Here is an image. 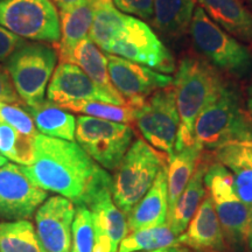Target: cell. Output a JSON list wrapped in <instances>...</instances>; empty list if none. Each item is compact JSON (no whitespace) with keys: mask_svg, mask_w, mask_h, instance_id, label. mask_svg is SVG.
Instances as JSON below:
<instances>
[{"mask_svg":"<svg viewBox=\"0 0 252 252\" xmlns=\"http://www.w3.org/2000/svg\"><path fill=\"white\" fill-rule=\"evenodd\" d=\"M100 0H89L69 11L60 12L61 39L55 47L60 62H64L82 40L89 36Z\"/></svg>","mask_w":252,"mask_h":252,"instance_id":"obj_22","label":"cell"},{"mask_svg":"<svg viewBox=\"0 0 252 252\" xmlns=\"http://www.w3.org/2000/svg\"><path fill=\"white\" fill-rule=\"evenodd\" d=\"M195 143L216 150L231 143H252V115L230 84L201 112L194 127Z\"/></svg>","mask_w":252,"mask_h":252,"instance_id":"obj_3","label":"cell"},{"mask_svg":"<svg viewBox=\"0 0 252 252\" xmlns=\"http://www.w3.org/2000/svg\"><path fill=\"white\" fill-rule=\"evenodd\" d=\"M214 159L234 176L236 194L252 208V143H231L214 150Z\"/></svg>","mask_w":252,"mask_h":252,"instance_id":"obj_19","label":"cell"},{"mask_svg":"<svg viewBox=\"0 0 252 252\" xmlns=\"http://www.w3.org/2000/svg\"><path fill=\"white\" fill-rule=\"evenodd\" d=\"M48 198V191L37 187L21 171L7 162L0 168V220H30Z\"/></svg>","mask_w":252,"mask_h":252,"instance_id":"obj_13","label":"cell"},{"mask_svg":"<svg viewBox=\"0 0 252 252\" xmlns=\"http://www.w3.org/2000/svg\"><path fill=\"white\" fill-rule=\"evenodd\" d=\"M137 252H189V251L187 248L184 247V245L179 244V245H175V247L157 249V250H151V251H137Z\"/></svg>","mask_w":252,"mask_h":252,"instance_id":"obj_37","label":"cell"},{"mask_svg":"<svg viewBox=\"0 0 252 252\" xmlns=\"http://www.w3.org/2000/svg\"><path fill=\"white\" fill-rule=\"evenodd\" d=\"M64 62L74 63L78 65L100 89L108 93L116 100H118L119 104L125 105V99L116 90L111 78H110L108 58L89 37L82 40Z\"/></svg>","mask_w":252,"mask_h":252,"instance_id":"obj_23","label":"cell"},{"mask_svg":"<svg viewBox=\"0 0 252 252\" xmlns=\"http://www.w3.org/2000/svg\"><path fill=\"white\" fill-rule=\"evenodd\" d=\"M47 98L61 108L71 103L97 100L122 105L108 93L100 89L78 65L60 62L47 88Z\"/></svg>","mask_w":252,"mask_h":252,"instance_id":"obj_16","label":"cell"},{"mask_svg":"<svg viewBox=\"0 0 252 252\" xmlns=\"http://www.w3.org/2000/svg\"><path fill=\"white\" fill-rule=\"evenodd\" d=\"M179 242L189 252H230L215 207L208 194L197 208L187 229L179 236Z\"/></svg>","mask_w":252,"mask_h":252,"instance_id":"obj_17","label":"cell"},{"mask_svg":"<svg viewBox=\"0 0 252 252\" xmlns=\"http://www.w3.org/2000/svg\"><path fill=\"white\" fill-rule=\"evenodd\" d=\"M116 8L126 15L151 20L154 14V0H113Z\"/></svg>","mask_w":252,"mask_h":252,"instance_id":"obj_33","label":"cell"},{"mask_svg":"<svg viewBox=\"0 0 252 252\" xmlns=\"http://www.w3.org/2000/svg\"><path fill=\"white\" fill-rule=\"evenodd\" d=\"M0 102L25 106L23 100L20 99V97H19V94L14 89L7 69H6V67H1V65H0Z\"/></svg>","mask_w":252,"mask_h":252,"instance_id":"obj_34","label":"cell"},{"mask_svg":"<svg viewBox=\"0 0 252 252\" xmlns=\"http://www.w3.org/2000/svg\"><path fill=\"white\" fill-rule=\"evenodd\" d=\"M58 59L56 49L46 43L25 42L6 60V69L25 106L32 108L45 102Z\"/></svg>","mask_w":252,"mask_h":252,"instance_id":"obj_6","label":"cell"},{"mask_svg":"<svg viewBox=\"0 0 252 252\" xmlns=\"http://www.w3.org/2000/svg\"><path fill=\"white\" fill-rule=\"evenodd\" d=\"M76 206L67 197L52 196L35 213L36 236L43 252H71V226Z\"/></svg>","mask_w":252,"mask_h":252,"instance_id":"obj_15","label":"cell"},{"mask_svg":"<svg viewBox=\"0 0 252 252\" xmlns=\"http://www.w3.org/2000/svg\"><path fill=\"white\" fill-rule=\"evenodd\" d=\"M207 194L212 198L219 217L225 243L230 252H249L252 208L236 194L232 173L222 163L210 158L204 173Z\"/></svg>","mask_w":252,"mask_h":252,"instance_id":"obj_4","label":"cell"},{"mask_svg":"<svg viewBox=\"0 0 252 252\" xmlns=\"http://www.w3.org/2000/svg\"><path fill=\"white\" fill-rule=\"evenodd\" d=\"M105 52L165 74L175 70L174 59L152 28L130 15Z\"/></svg>","mask_w":252,"mask_h":252,"instance_id":"obj_12","label":"cell"},{"mask_svg":"<svg viewBox=\"0 0 252 252\" xmlns=\"http://www.w3.org/2000/svg\"><path fill=\"white\" fill-rule=\"evenodd\" d=\"M108 68L111 82L127 105H140L157 90L173 84V78L151 68L109 54Z\"/></svg>","mask_w":252,"mask_h":252,"instance_id":"obj_14","label":"cell"},{"mask_svg":"<svg viewBox=\"0 0 252 252\" xmlns=\"http://www.w3.org/2000/svg\"><path fill=\"white\" fill-rule=\"evenodd\" d=\"M127 15L116 8L112 1L100 0L96 9L93 25L89 32V39L100 49L106 50L110 42L115 39L124 25Z\"/></svg>","mask_w":252,"mask_h":252,"instance_id":"obj_28","label":"cell"},{"mask_svg":"<svg viewBox=\"0 0 252 252\" xmlns=\"http://www.w3.org/2000/svg\"><path fill=\"white\" fill-rule=\"evenodd\" d=\"M0 26L34 42H59L61 27L52 0H0Z\"/></svg>","mask_w":252,"mask_h":252,"instance_id":"obj_10","label":"cell"},{"mask_svg":"<svg viewBox=\"0 0 252 252\" xmlns=\"http://www.w3.org/2000/svg\"><path fill=\"white\" fill-rule=\"evenodd\" d=\"M146 143L171 157L174 154L180 117L176 106L175 90L172 86L153 93L134 108V122Z\"/></svg>","mask_w":252,"mask_h":252,"instance_id":"obj_8","label":"cell"},{"mask_svg":"<svg viewBox=\"0 0 252 252\" xmlns=\"http://www.w3.org/2000/svg\"><path fill=\"white\" fill-rule=\"evenodd\" d=\"M196 0H154L153 26L167 36L179 37L190 27Z\"/></svg>","mask_w":252,"mask_h":252,"instance_id":"obj_25","label":"cell"},{"mask_svg":"<svg viewBox=\"0 0 252 252\" xmlns=\"http://www.w3.org/2000/svg\"><path fill=\"white\" fill-rule=\"evenodd\" d=\"M180 244L179 237L168 225L154 226L130 232L119 244L118 252L151 251L175 247Z\"/></svg>","mask_w":252,"mask_h":252,"instance_id":"obj_29","label":"cell"},{"mask_svg":"<svg viewBox=\"0 0 252 252\" xmlns=\"http://www.w3.org/2000/svg\"><path fill=\"white\" fill-rule=\"evenodd\" d=\"M26 42L23 37L15 35L11 32L0 26V62L9 59L15 50Z\"/></svg>","mask_w":252,"mask_h":252,"instance_id":"obj_35","label":"cell"},{"mask_svg":"<svg viewBox=\"0 0 252 252\" xmlns=\"http://www.w3.org/2000/svg\"><path fill=\"white\" fill-rule=\"evenodd\" d=\"M33 118L37 131L48 135L68 141L75 140L76 118L68 110L60 108L52 102H43L36 106H25Z\"/></svg>","mask_w":252,"mask_h":252,"instance_id":"obj_26","label":"cell"},{"mask_svg":"<svg viewBox=\"0 0 252 252\" xmlns=\"http://www.w3.org/2000/svg\"><path fill=\"white\" fill-rule=\"evenodd\" d=\"M112 176L102 169L81 206L89 208L94 230V252H118L128 235L126 215L116 206L111 191Z\"/></svg>","mask_w":252,"mask_h":252,"instance_id":"obj_11","label":"cell"},{"mask_svg":"<svg viewBox=\"0 0 252 252\" xmlns=\"http://www.w3.org/2000/svg\"><path fill=\"white\" fill-rule=\"evenodd\" d=\"M189 31L196 48L214 67L237 77L252 70L250 49L214 23L200 6L195 7Z\"/></svg>","mask_w":252,"mask_h":252,"instance_id":"obj_7","label":"cell"},{"mask_svg":"<svg viewBox=\"0 0 252 252\" xmlns=\"http://www.w3.org/2000/svg\"><path fill=\"white\" fill-rule=\"evenodd\" d=\"M166 157L144 139L132 143L121 163L113 171L111 185L113 201L125 215L145 196L159 172L167 166Z\"/></svg>","mask_w":252,"mask_h":252,"instance_id":"obj_5","label":"cell"},{"mask_svg":"<svg viewBox=\"0 0 252 252\" xmlns=\"http://www.w3.org/2000/svg\"><path fill=\"white\" fill-rule=\"evenodd\" d=\"M0 119L26 137L34 138L39 134L34 125L33 118L31 117L28 111L23 108V105L0 102Z\"/></svg>","mask_w":252,"mask_h":252,"instance_id":"obj_32","label":"cell"},{"mask_svg":"<svg viewBox=\"0 0 252 252\" xmlns=\"http://www.w3.org/2000/svg\"><path fill=\"white\" fill-rule=\"evenodd\" d=\"M21 171L37 187L67 197L81 206L102 171L76 141L37 134L33 140V161Z\"/></svg>","mask_w":252,"mask_h":252,"instance_id":"obj_1","label":"cell"},{"mask_svg":"<svg viewBox=\"0 0 252 252\" xmlns=\"http://www.w3.org/2000/svg\"><path fill=\"white\" fill-rule=\"evenodd\" d=\"M203 151L200 145L194 143L180 151H175L173 156L167 158L168 215L172 213L176 201L194 174Z\"/></svg>","mask_w":252,"mask_h":252,"instance_id":"obj_24","label":"cell"},{"mask_svg":"<svg viewBox=\"0 0 252 252\" xmlns=\"http://www.w3.org/2000/svg\"><path fill=\"white\" fill-rule=\"evenodd\" d=\"M53 1L58 6L60 12H64L77 7V6L84 4V2L89 1V0H53Z\"/></svg>","mask_w":252,"mask_h":252,"instance_id":"obj_36","label":"cell"},{"mask_svg":"<svg viewBox=\"0 0 252 252\" xmlns=\"http://www.w3.org/2000/svg\"><path fill=\"white\" fill-rule=\"evenodd\" d=\"M249 252H250V251H249Z\"/></svg>","mask_w":252,"mask_h":252,"instance_id":"obj_41","label":"cell"},{"mask_svg":"<svg viewBox=\"0 0 252 252\" xmlns=\"http://www.w3.org/2000/svg\"><path fill=\"white\" fill-rule=\"evenodd\" d=\"M94 230L89 208L76 206L71 226V252H94Z\"/></svg>","mask_w":252,"mask_h":252,"instance_id":"obj_31","label":"cell"},{"mask_svg":"<svg viewBox=\"0 0 252 252\" xmlns=\"http://www.w3.org/2000/svg\"><path fill=\"white\" fill-rule=\"evenodd\" d=\"M7 158H5L4 156H2V154H0V168H1L2 166H5L6 163H7L8 161H7Z\"/></svg>","mask_w":252,"mask_h":252,"instance_id":"obj_40","label":"cell"},{"mask_svg":"<svg viewBox=\"0 0 252 252\" xmlns=\"http://www.w3.org/2000/svg\"><path fill=\"white\" fill-rule=\"evenodd\" d=\"M208 17L225 32L252 45V13L241 0H196Z\"/></svg>","mask_w":252,"mask_h":252,"instance_id":"obj_20","label":"cell"},{"mask_svg":"<svg viewBox=\"0 0 252 252\" xmlns=\"http://www.w3.org/2000/svg\"><path fill=\"white\" fill-rule=\"evenodd\" d=\"M209 160L210 157L204 156V153H202L194 174L191 175L190 180L176 201L172 213L167 217V225L178 237L187 229L189 222L206 196L207 189L204 185V173Z\"/></svg>","mask_w":252,"mask_h":252,"instance_id":"obj_21","label":"cell"},{"mask_svg":"<svg viewBox=\"0 0 252 252\" xmlns=\"http://www.w3.org/2000/svg\"><path fill=\"white\" fill-rule=\"evenodd\" d=\"M168 216V187L167 166L157 175L152 187L135 207L126 215L128 234L137 230L167 224Z\"/></svg>","mask_w":252,"mask_h":252,"instance_id":"obj_18","label":"cell"},{"mask_svg":"<svg viewBox=\"0 0 252 252\" xmlns=\"http://www.w3.org/2000/svg\"><path fill=\"white\" fill-rule=\"evenodd\" d=\"M0 252H43L30 220L0 222Z\"/></svg>","mask_w":252,"mask_h":252,"instance_id":"obj_27","label":"cell"},{"mask_svg":"<svg viewBox=\"0 0 252 252\" xmlns=\"http://www.w3.org/2000/svg\"><path fill=\"white\" fill-rule=\"evenodd\" d=\"M247 108L252 115V84L248 90V97H247Z\"/></svg>","mask_w":252,"mask_h":252,"instance_id":"obj_38","label":"cell"},{"mask_svg":"<svg viewBox=\"0 0 252 252\" xmlns=\"http://www.w3.org/2000/svg\"><path fill=\"white\" fill-rule=\"evenodd\" d=\"M68 111L83 113V116L104 119V121L131 124L134 122V108L131 105H116L97 100H86V102L71 103L61 106Z\"/></svg>","mask_w":252,"mask_h":252,"instance_id":"obj_30","label":"cell"},{"mask_svg":"<svg viewBox=\"0 0 252 252\" xmlns=\"http://www.w3.org/2000/svg\"><path fill=\"white\" fill-rule=\"evenodd\" d=\"M226 82L216 69L207 62L195 58L181 60L173 80L180 117L175 151H180L195 143L194 127L196 119L219 96Z\"/></svg>","mask_w":252,"mask_h":252,"instance_id":"obj_2","label":"cell"},{"mask_svg":"<svg viewBox=\"0 0 252 252\" xmlns=\"http://www.w3.org/2000/svg\"><path fill=\"white\" fill-rule=\"evenodd\" d=\"M248 250L252 252V219H251L250 232H249V238H248Z\"/></svg>","mask_w":252,"mask_h":252,"instance_id":"obj_39","label":"cell"},{"mask_svg":"<svg viewBox=\"0 0 252 252\" xmlns=\"http://www.w3.org/2000/svg\"><path fill=\"white\" fill-rule=\"evenodd\" d=\"M134 132L128 124L80 116L76 118V143L97 165L115 171L133 143Z\"/></svg>","mask_w":252,"mask_h":252,"instance_id":"obj_9","label":"cell"}]
</instances>
